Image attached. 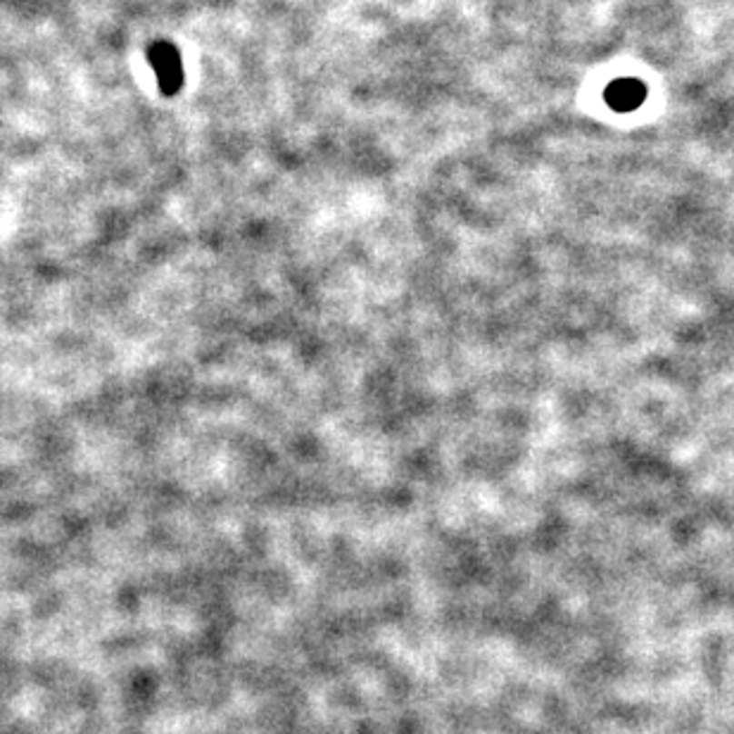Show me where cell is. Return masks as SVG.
<instances>
[{
  "label": "cell",
  "mask_w": 734,
  "mask_h": 734,
  "mask_svg": "<svg viewBox=\"0 0 734 734\" xmlns=\"http://www.w3.org/2000/svg\"><path fill=\"white\" fill-rule=\"evenodd\" d=\"M150 64L157 72V84L164 95H176V91L184 84V67H181L179 50L174 48L172 44H154L150 48Z\"/></svg>",
  "instance_id": "6da1fadb"
},
{
  "label": "cell",
  "mask_w": 734,
  "mask_h": 734,
  "mask_svg": "<svg viewBox=\"0 0 734 734\" xmlns=\"http://www.w3.org/2000/svg\"><path fill=\"white\" fill-rule=\"evenodd\" d=\"M647 86H644L640 79H616L613 84H609L604 91V100L606 105L611 107L616 112H632L637 107L644 105L647 100Z\"/></svg>",
  "instance_id": "7a4b0ae2"
}]
</instances>
